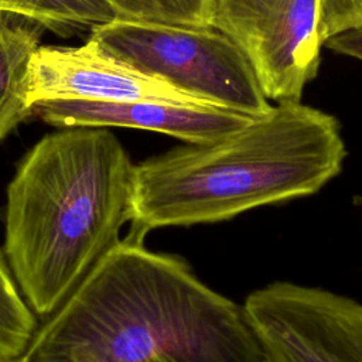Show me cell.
I'll return each instance as SVG.
<instances>
[{
    "label": "cell",
    "mask_w": 362,
    "mask_h": 362,
    "mask_svg": "<svg viewBox=\"0 0 362 362\" xmlns=\"http://www.w3.org/2000/svg\"><path fill=\"white\" fill-rule=\"evenodd\" d=\"M0 11H6V13L13 14V7H11L10 0H0Z\"/></svg>",
    "instance_id": "cell-16"
},
{
    "label": "cell",
    "mask_w": 362,
    "mask_h": 362,
    "mask_svg": "<svg viewBox=\"0 0 362 362\" xmlns=\"http://www.w3.org/2000/svg\"><path fill=\"white\" fill-rule=\"evenodd\" d=\"M243 307L269 362H362V303L354 298L273 281Z\"/></svg>",
    "instance_id": "cell-5"
},
{
    "label": "cell",
    "mask_w": 362,
    "mask_h": 362,
    "mask_svg": "<svg viewBox=\"0 0 362 362\" xmlns=\"http://www.w3.org/2000/svg\"><path fill=\"white\" fill-rule=\"evenodd\" d=\"M105 52L214 106L253 117L273 105L243 51L214 25L116 18L90 30Z\"/></svg>",
    "instance_id": "cell-4"
},
{
    "label": "cell",
    "mask_w": 362,
    "mask_h": 362,
    "mask_svg": "<svg viewBox=\"0 0 362 362\" xmlns=\"http://www.w3.org/2000/svg\"><path fill=\"white\" fill-rule=\"evenodd\" d=\"M0 11V140L33 115L28 99L30 64L42 25Z\"/></svg>",
    "instance_id": "cell-9"
},
{
    "label": "cell",
    "mask_w": 362,
    "mask_h": 362,
    "mask_svg": "<svg viewBox=\"0 0 362 362\" xmlns=\"http://www.w3.org/2000/svg\"><path fill=\"white\" fill-rule=\"evenodd\" d=\"M318 33L324 44L329 37L362 27V0H318Z\"/></svg>",
    "instance_id": "cell-13"
},
{
    "label": "cell",
    "mask_w": 362,
    "mask_h": 362,
    "mask_svg": "<svg viewBox=\"0 0 362 362\" xmlns=\"http://www.w3.org/2000/svg\"><path fill=\"white\" fill-rule=\"evenodd\" d=\"M146 362H178V361L171 358V356H165L164 355V356H154V358H151V359H148Z\"/></svg>",
    "instance_id": "cell-15"
},
{
    "label": "cell",
    "mask_w": 362,
    "mask_h": 362,
    "mask_svg": "<svg viewBox=\"0 0 362 362\" xmlns=\"http://www.w3.org/2000/svg\"><path fill=\"white\" fill-rule=\"evenodd\" d=\"M318 0H212L211 25L243 51L269 100H301L318 74Z\"/></svg>",
    "instance_id": "cell-6"
},
{
    "label": "cell",
    "mask_w": 362,
    "mask_h": 362,
    "mask_svg": "<svg viewBox=\"0 0 362 362\" xmlns=\"http://www.w3.org/2000/svg\"><path fill=\"white\" fill-rule=\"evenodd\" d=\"M33 115L58 127H130L164 133L188 144L216 141L256 119L219 106L163 100H44L33 106Z\"/></svg>",
    "instance_id": "cell-8"
},
{
    "label": "cell",
    "mask_w": 362,
    "mask_h": 362,
    "mask_svg": "<svg viewBox=\"0 0 362 362\" xmlns=\"http://www.w3.org/2000/svg\"><path fill=\"white\" fill-rule=\"evenodd\" d=\"M322 45L334 52L362 61V27L349 28L329 37Z\"/></svg>",
    "instance_id": "cell-14"
},
{
    "label": "cell",
    "mask_w": 362,
    "mask_h": 362,
    "mask_svg": "<svg viewBox=\"0 0 362 362\" xmlns=\"http://www.w3.org/2000/svg\"><path fill=\"white\" fill-rule=\"evenodd\" d=\"M37 329V315L23 297L0 249V358H21Z\"/></svg>",
    "instance_id": "cell-11"
},
{
    "label": "cell",
    "mask_w": 362,
    "mask_h": 362,
    "mask_svg": "<svg viewBox=\"0 0 362 362\" xmlns=\"http://www.w3.org/2000/svg\"><path fill=\"white\" fill-rule=\"evenodd\" d=\"M28 99L31 106L44 100L69 99L214 106L133 69L90 38L81 47L40 45L30 64Z\"/></svg>",
    "instance_id": "cell-7"
},
{
    "label": "cell",
    "mask_w": 362,
    "mask_h": 362,
    "mask_svg": "<svg viewBox=\"0 0 362 362\" xmlns=\"http://www.w3.org/2000/svg\"><path fill=\"white\" fill-rule=\"evenodd\" d=\"M0 362H25L23 358H11V359H4L0 358Z\"/></svg>",
    "instance_id": "cell-17"
},
{
    "label": "cell",
    "mask_w": 362,
    "mask_h": 362,
    "mask_svg": "<svg viewBox=\"0 0 362 362\" xmlns=\"http://www.w3.org/2000/svg\"><path fill=\"white\" fill-rule=\"evenodd\" d=\"M345 157L335 116L300 100L277 102L226 137L134 164L127 238L143 242L151 229L228 221L313 195L341 173Z\"/></svg>",
    "instance_id": "cell-3"
},
{
    "label": "cell",
    "mask_w": 362,
    "mask_h": 362,
    "mask_svg": "<svg viewBox=\"0 0 362 362\" xmlns=\"http://www.w3.org/2000/svg\"><path fill=\"white\" fill-rule=\"evenodd\" d=\"M13 14L33 20L59 35L93 28L119 18L109 0H10Z\"/></svg>",
    "instance_id": "cell-10"
},
{
    "label": "cell",
    "mask_w": 362,
    "mask_h": 362,
    "mask_svg": "<svg viewBox=\"0 0 362 362\" xmlns=\"http://www.w3.org/2000/svg\"><path fill=\"white\" fill-rule=\"evenodd\" d=\"M119 18L211 25L212 0H109Z\"/></svg>",
    "instance_id": "cell-12"
},
{
    "label": "cell",
    "mask_w": 362,
    "mask_h": 362,
    "mask_svg": "<svg viewBox=\"0 0 362 362\" xmlns=\"http://www.w3.org/2000/svg\"><path fill=\"white\" fill-rule=\"evenodd\" d=\"M134 164L107 127H62L20 160L6 191L7 263L33 313L48 320L120 242Z\"/></svg>",
    "instance_id": "cell-2"
},
{
    "label": "cell",
    "mask_w": 362,
    "mask_h": 362,
    "mask_svg": "<svg viewBox=\"0 0 362 362\" xmlns=\"http://www.w3.org/2000/svg\"><path fill=\"white\" fill-rule=\"evenodd\" d=\"M269 362L243 304L127 236L37 329L25 362Z\"/></svg>",
    "instance_id": "cell-1"
}]
</instances>
